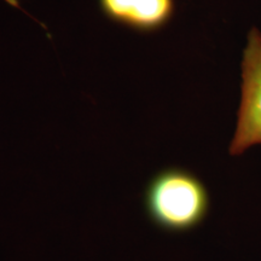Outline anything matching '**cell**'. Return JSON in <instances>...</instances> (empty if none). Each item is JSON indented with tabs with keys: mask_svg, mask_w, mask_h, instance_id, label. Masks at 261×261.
I'll list each match as a JSON object with an SVG mask.
<instances>
[{
	"mask_svg": "<svg viewBox=\"0 0 261 261\" xmlns=\"http://www.w3.org/2000/svg\"><path fill=\"white\" fill-rule=\"evenodd\" d=\"M150 219L163 230L182 232L198 226L210 210V195L200 179L180 168L158 173L145 191Z\"/></svg>",
	"mask_w": 261,
	"mask_h": 261,
	"instance_id": "cell-1",
	"label": "cell"
},
{
	"mask_svg": "<svg viewBox=\"0 0 261 261\" xmlns=\"http://www.w3.org/2000/svg\"><path fill=\"white\" fill-rule=\"evenodd\" d=\"M241 76L236 128L228 145L231 156H241L254 146H261V32L255 27L248 33Z\"/></svg>",
	"mask_w": 261,
	"mask_h": 261,
	"instance_id": "cell-2",
	"label": "cell"
},
{
	"mask_svg": "<svg viewBox=\"0 0 261 261\" xmlns=\"http://www.w3.org/2000/svg\"><path fill=\"white\" fill-rule=\"evenodd\" d=\"M106 17L137 32H154L171 21L174 0H98Z\"/></svg>",
	"mask_w": 261,
	"mask_h": 261,
	"instance_id": "cell-3",
	"label": "cell"
},
{
	"mask_svg": "<svg viewBox=\"0 0 261 261\" xmlns=\"http://www.w3.org/2000/svg\"><path fill=\"white\" fill-rule=\"evenodd\" d=\"M5 2L8 3V4H11V3H12V0H5Z\"/></svg>",
	"mask_w": 261,
	"mask_h": 261,
	"instance_id": "cell-4",
	"label": "cell"
}]
</instances>
